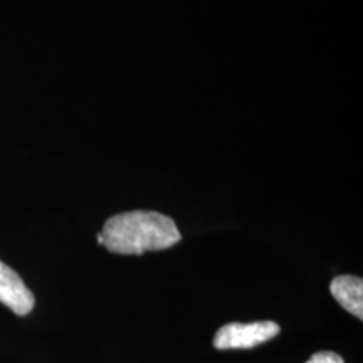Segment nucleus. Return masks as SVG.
Segmentation results:
<instances>
[{
	"instance_id": "f03ea898",
	"label": "nucleus",
	"mask_w": 363,
	"mask_h": 363,
	"mask_svg": "<svg viewBox=\"0 0 363 363\" xmlns=\"http://www.w3.org/2000/svg\"><path fill=\"white\" fill-rule=\"evenodd\" d=\"M279 326L274 321L229 323L217 331L214 347L217 350H247L278 337Z\"/></svg>"
},
{
	"instance_id": "20e7f679",
	"label": "nucleus",
	"mask_w": 363,
	"mask_h": 363,
	"mask_svg": "<svg viewBox=\"0 0 363 363\" xmlns=\"http://www.w3.org/2000/svg\"><path fill=\"white\" fill-rule=\"evenodd\" d=\"M330 291L333 298L358 320L363 318V281L357 276H338L331 281Z\"/></svg>"
},
{
	"instance_id": "7ed1b4c3",
	"label": "nucleus",
	"mask_w": 363,
	"mask_h": 363,
	"mask_svg": "<svg viewBox=\"0 0 363 363\" xmlns=\"http://www.w3.org/2000/svg\"><path fill=\"white\" fill-rule=\"evenodd\" d=\"M0 303L16 315L26 316L34 308V294L12 267L0 261Z\"/></svg>"
},
{
	"instance_id": "f257e3e1",
	"label": "nucleus",
	"mask_w": 363,
	"mask_h": 363,
	"mask_svg": "<svg viewBox=\"0 0 363 363\" xmlns=\"http://www.w3.org/2000/svg\"><path fill=\"white\" fill-rule=\"evenodd\" d=\"M99 234L108 251L128 256L169 249L182 239L179 227L170 217L152 211H131L113 216Z\"/></svg>"
},
{
	"instance_id": "39448f33",
	"label": "nucleus",
	"mask_w": 363,
	"mask_h": 363,
	"mask_svg": "<svg viewBox=\"0 0 363 363\" xmlns=\"http://www.w3.org/2000/svg\"><path fill=\"white\" fill-rule=\"evenodd\" d=\"M306 363H345V360L335 352H318Z\"/></svg>"
}]
</instances>
